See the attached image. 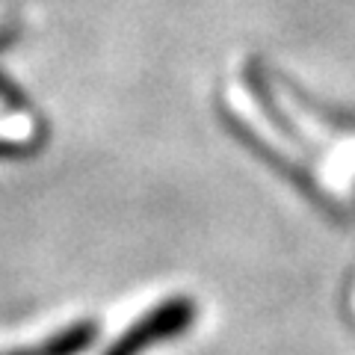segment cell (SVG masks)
Returning a JSON list of instances; mask_svg holds the SVG:
<instances>
[{
    "instance_id": "obj_1",
    "label": "cell",
    "mask_w": 355,
    "mask_h": 355,
    "mask_svg": "<svg viewBox=\"0 0 355 355\" xmlns=\"http://www.w3.org/2000/svg\"><path fill=\"white\" fill-rule=\"evenodd\" d=\"M228 130L335 214H355V121L305 95L258 53H237L216 80Z\"/></svg>"
},
{
    "instance_id": "obj_2",
    "label": "cell",
    "mask_w": 355,
    "mask_h": 355,
    "mask_svg": "<svg viewBox=\"0 0 355 355\" xmlns=\"http://www.w3.org/2000/svg\"><path fill=\"white\" fill-rule=\"evenodd\" d=\"M196 317L198 305L190 293H157L142 305L130 308L113 329H104V335L86 355H148L163 343H172L187 335Z\"/></svg>"
},
{
    "instance_id": "obj_3",
    "label": "cell",
    "mask_w": 355,
    "mask_h": 355,
    "mask_svg": "<svg viewBox=\"0 0 355 355\" xmlns=\"http://www.w3.org/2000/svg\"><path fill=\"white\" fill-rule=\"evenodd\" d=\"M104 323L89 314L51 320L39 329H27L18 343H9L3 355H86L104 335Z\"/></svg>"
},
{
    "instance_id": "obj_4",
    "label": "cell",
    "mask_w": 355,
    "mask_h": 355,
    "mask_svg": "<svg viewBox=\"0 0 355 355\" xmlns=\"http://www.w3.org/2000/svg\"><path fill=\"white\" fill-rule=\"evenodd\" d=\"M44 133V125L39 113L33 110L27 101H18L12 95V89H6V98H3V142H6V151H30L39 146Z\"/></svg>"
},
{
    "instance_id": "obj_5",
    "label": "cell",
    "mask_w": 355,
    "mask_h": 355,
    "mask_svg": "<svg viewBox=\"0 0 355 355\" xmlns=\"http://www.w3.org/2000/svg\"><path fill=\"white\" fill-rule=\"evenodd\" d=\"M343 311H347L349 323L355 326V270H352V275H349L347 287H343Z\"/></svg>"
}]
</instances>
